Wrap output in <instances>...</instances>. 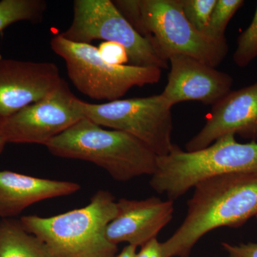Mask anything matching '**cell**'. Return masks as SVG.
Returning <instances> with one entry per match:
<instances>
[{"instance_id": "cell-1", "label": "cell", "mask_w": 257, "mask_h": 257, "mask_svg": "<svg viewBox=\"0 0 257 257\" xmlns=\"http://www.w3.org/2000/svg\"><path fill=\"white\" fill-rule=\"evenodd\" d=\"M182 224L161 243L163 257H188L203 236L220 227H239L257 216V173L230 174L197 184Z\"/></svg>"}, {"instance_id": "cell-2", "label": "cell", "mask_w": 257, "mask_h": 257, "mask_svg": "<svg viewBox=\"0 0 257 257\" xmlns=\"http://www.w3.org/2000/svg\"><path fill=\"white\" fill-rule=\"evenodd\" d=\"M45 147L56 157L99 166L119 182L152 176L156 171L158 156L145 143L124 132L104 130L85 117Z\"/></svg>"}, {"instance_id": "cell-3", "label": "cell", "mask_w": 257, "mask_h": 257, "mask_svg": "<svg viewBox=\"0 0 257 257\" xmlns=\"http://www.w3.org/2000/svg\"><path fill=\"white\" fill-rule=\"evenodd\" d=\"M116 211L113 194L99 190L86 207L50 217L23 216L20 221L55 257H116L117 245L107 239L106 229Z\"/></svg>"}, {"instance_id": "cell-4", "label": "cell", "mask_w": 257, "mask_h": 257, "mask_svg": "<svg viewBox=\"0 0 257 257\" xmlns=\"http://www.w3.org/2000/svg\"><path fill=\"white\" fill-rule=\"evenodd\" d=\"M248 173H257V142L239 143L235 135H226L197 151L174 145L170 153L157 157L150 186L174 202L206 179Z\"/></svg>"}, {"instance_id": "cell-5", "label": "cell", "mask_w": 257, "mask_h": 257, "mask_svg": "<svg viewBox=\"0 0 257 257\" xmlns=\"http://www.w3.org/2000/svg\"><path fill=\"white\" fill-rule=\"evenodd\" d=\"M50 45L65 62L74 87L92 99L118 100L132 88L156 84L162 77V69L157 67L109 64L96 47L69 41L60 35L52 39Z\"/></svg>"}, {"instance_id": "cell-6", "label": "cell", "mask_w": 257, "mask_h": 257, "mask_svg": "<svg viewBox=\"0 0 257 257\" xmlns=\"http://www.w3.org/2000/svg\"><path fill=\"white\" fill-rule=\"evenodd\" d=\"M142 22L139 34L151 44L157 55L169 62L185 55L216 68L229 51L226 38L215 40L189 23L181 0H140Z\"/></svg>"}, {"instance_id": "cell-7", "label": "cell", "mask_w": 257, "mask_h": 257, "mask_svg": "<svg viewBox=\"0 0 257 257\" xmlns=\"http://www.w3.org/2000/svg\"><path fill=\"white\" fill-rule=\"evenodd\" d=\"M84 117L101 126L130 134L158 157L170 153L174 144L172 106L162 94L90 104L82 101Z\"/></svg>"}, {"instance_id": "cell-8", "label": "cell", "mask_w": 257, "mask_h": 257, "mask_svg": "<svg viewBox=\"0 0 257 257\" xmlns=\"http://www.w3.org/2000/svg\"><path fill=\"white\" fill-rule=\"evenodd\" d=\"M66 40L89 44L96 40L120 44L132 65L168 68L169 62L157 55L151 44L139 34L110 0H76L68 30L60 34Z\"/></svg>"}, {"instance_id": "cell-9", "label": "cell", "mask_w": 257, "mask_h": 257, "mask_svg": "<svg viewBox=\"0 0 257 257\" xmlns=\"http://www.w3.org/2000/svg\"><path fill=\"white\" fill-rule=\"evenodd\" d=\"M82 101L62 79L50 94L23 108L0 126V137L7 144H37L46 146L84 118Z\"/></svg>"}, {"instance_id": "cell-10", "label": "cell", "mask_w": 257, "mask_h": 257, "mask_svg": "<svg viewBox=\"0 0 257 257\" xmlns=\"http://www.w3.org/2000/svg\"><path fill=\"white\" fill-rule=\"evenodd\" d=\"M62 79L52 62L0 59V126L50 94Z\"/></svg>"}, {"instance_id": "cell-11", "label": "cell", "mask_w": 257, "mask_h": 257, "mask_svg": "<svg viewBox=\"0 0 257 257\" xmlns=\"http://www.w3.org/2000/svg\"><path fill=\"white\" fill-rule=\"evenodd\" d=\"M226 135L257 142V82L230 91L214 104L202 130L186 144V150L206 148Z\"/></svg>"}, {"instance_id": "cell-12", "label": "cell", "mask_w": 257, "mask_h": 257, "mask_svg": "<svg viewBox=\"0 0 257 257\" xmlns=\"http://www.w3.org/2000/svg\"><path fill=\"white\" fill-rule=\"evenodd\" d=\"M169 62L168 82L161 94L172 107L190 101L213 106L231 90V76L200 61L189 56L174 55Z\"/></svg>"}, {"instance_id": "cell-13", "label": "cell", "mask_w": 257, "mask_h": 257, "mask_svg": "<svg viewBox=\"0 0 257 257\" xmlns=\"http://www.w3.org/2000/svg\"><path fill=\"white\" fill-rule=\"evenodd\" d=\"M116 216L106 229V238L115 245L126 242L137 247L143 246L157 238L173 218L174 202L170 199L121 198L116 202Z\"/></svg>"}, {"instance_id": "cell-14", "label": "cell", "mask_w": 257, "mask_h": 257, "mask_svg": "<svg viewBox=\"0 0 257 257\" xmlns=\"http://www.w3.org/2000/svg\"><path fill=\"white\" fill-rule=\"evenodd\" d=\"M79 189L80 185L76 182L0 171V218L12 219L32 204L71 195Z\"/></svg>"}, {"instance_id": "cell-15", "label": "cell", "mask_w": 257, "mask_h": 257, "mask_svg": "<svg viewBox=\"0 0 257 257\" xmlns=\"http://www.w3.org/2000/svg\"><path fill=\"white\" fill-rule=\"evenodd\" d=\"M0 257H55L43 241L24 229L20 221H0Z\"/></svg>"}, {"instance_id": "cell-16", "label": "cell", "mask_w": 257, "mask_h": 257, "mask_svg": "<svg viewBox=\"0 0 257 257\" xmlns=\"http://www.w3.org/2000/svg\"><path fill=\"white\" fill-rule=\"evenodd\" d=\"M46 10V2L42 0H3L0 2V32L18 22L40 23Z\"/></svg>"}, {"instance_id": "cell-17", "label": "cell", "mask_w": 257, "mask_h": 257, "mask_svg": "<svg viewBox=\"0 0 257 257\" xmlns=\"http://www.w3.org/2000/svg\"><path fill=\"white\" fill-rule=\"evenodd\" d=\"M243 4V0H216L204 34L215 40L225 38V30L228 24Z\"/></svg>"}, {"instance_id": "cell-18", "label": "cell", "mask_w": 257, "mask_h": 257, "mask_svg": "<svg viewBox=\"0 0 257 257\" xmlns=\"http://www.w3.org/2000/svg\"><path fill=\"white\" fill-rule=\"evenodd\" d=\"M257 57V6L252 21L237 39L233 60L238 67H247Z\"/></svg>"}, {"instance_id": "cell-19", "label": "cell", "mask_w": 257, "mask_h": 257, "mask_svg": "<svg viewBox=\"0 0 257 257\" xmlns=\"http://www.w3.org/2000/svg\"><path fill=\"white\" fill-rule=\"evenodd\" d=\"M216 0H181L186 18L199 32L204 33Z\"/></svg>"}, {"instance_id": "cell-20", "label": "cell", "mask_w": 257, "mask_h": 257, "mask_svg": "<svg viewBox=\"0 0 257 257\" xmlns=\"http://www.w3.org/2000/svg\"><path fill=\"white\" fill-rule=\"evenodd\" d=\"M98 51L101 58L109 64L124 65L130 60L126 49L120 44L104 42L98 47Z\"/></svg>"}, {"instance_id": "cell-21", "label": "cell", "mask_w": 257, "mask_h": 257, "mask_svg": "<svg viewBox=\"0 0 257 257\" xmlns=\"http://www.w3.org/2000/svg\"><path fill=\"white\" fill-rule=\"evenodd\" d=\"M222 246L229 257H257V243L239 245L222 243Z\"/></svg>"}, {"instance_id": "cell-22", "label": "cell", "mask_w": 257, "mask_h": 257, "mask_svg": "<svg viewBox=\"0 0 257 257\" xmlns=\"http://www.w3.org/2000/svg\"><path fill=\"white\" fill-rule=\"evenodd\" d=\"M136 257H163L161 243L157 238L150 240L142 246L140 251L137 253Z\"/></svg>"}, {"instance_id": "cell-23", "label": "cell", "mask_w": 257, "mask_h": 257, "mask_svg": "<svg viewBox=\"0 0 257 257\" xmlns=\"http://www.w3.org/2000/svg\"><path fill=\"white\" fill-rule=\"evenodd\" d=\"M137 248H138L137 246L127 244L123 248L119 254L116 255V257H136L137 253H138Z\"/></svg>"}, {"instance_id": "cell-24", "label": "cell", "mask_w": 257, "mask_h": 257, "mask_svg": "<svg viewBox=\"0 0 257 257\" xmlns=\"http://www.w3.org/2000/svg\"><path fill=\"white\" fill-rule=\"evenodd\" d=\"M6 143L4 141L3 138L0 137V154L3 152V150L5 149V145H6Z\"/></svg>"}, {"instance_id": "cell-25", "label": "cell", "mask_w": 257, "mask_h": 257, "mask_svg": "<svg viewBox=\"0 0 257 257\" xmlns=\"http://www.w3.org/2000/svg\"><path fill=\"white\" fill-rule=\"evenodd\" d=\"M256 217H257V216H256Z\"/></svg>"}]
</instances>
